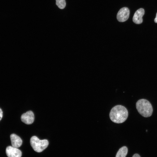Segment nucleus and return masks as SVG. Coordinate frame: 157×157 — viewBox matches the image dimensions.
<instances>
[{
  "instance_id": "obj_12",
  "label": "nucleus",
  "mask_w": 157,
  "mask_h": 157,
  "mask_svg": "<svg viewBox=\"0 0 157 157\" xmlns=\"http://www.w3.org/2000/svg\"><path fill=\"white\" fill-rule=\"evenodd\" d=\"M132 157H140V156L138 154H134L133 156Z\"/></svg>"
},
{
  "instance_id": "obj_1",
  "label": "nucleus",
  "mask_w": 157,
  "mask_h": 157,
  "mask_svg": "<svg viewBox=\"0 0 157 157\" xmlns=\"http://www.w3.org/2000/svg\"><path fill=\"white\" fill-rule=\"evenodd\" d=\"M128 112L127 109L121 105H117L111 110L109 116L111 120L116 123H121L127 119Z\"/></svg>"
},
{
  "instance_id": "obj_3",
  "label": "nucleus",
  "mask_w": 157,
  "mask_h": 157,
  "mask_svg": "<svg viewBox=\"0 0 157 157\" xmlns=\"http://www.w3.org/2000/svg\"><path fill=\"white\" fill-rule=\"evenodd\" d=\"M30 142L33 150L38 152H42L47 148L49 144V142L47 140H40L35 136L31 138Z\"/></svg>"
},
{
  "instance_id": "obj_9",
  "label": "nucleus",
  "mask_w": 157,
  "mask_h": 157,
  "mask_svg": "<svg viewBox=\"0 0 157 157\" xmlns=\"http://www.w3.org/2000/svg\"><path fill=\"white\" fill-rule=\"evenodd\" d=\"M128 152V149L126 146L121 148L117 153L116 157H125Z\"/></svg>"
},
{
  "instance_id": "obj_7",
  "label": "nucleus",
  "mask_w": 157,
  "mask_h": 157,
  "mask_svg": "<svg viewBox=\"0 0 157 157\" xmlns=\"http://www.w3.org/2000/svg\"><path fill=\"white\" fill-rule=\"evenodd\" d=\"M144 14V10L143 8H140L135 13L133 18V21L135 24H139L143 21L142 17Z\"/></svg>"
},
{
  "instance_id": "obj_2",
  "label": "nucleus",
  "mask_w": 157,
  "mask_h": 157,
  "mask_svg": "<svg viewBox=\"0 0 157 157\" xmlns=\"http://www.w3.org/2000/svg\"><path fill=\"white\" fill-rule=\"evenodd\" d=\"M136 106L138 113L144 117L150 116L153 112L152 106L150 102L144 99L138 100L136 103Z\"/></svg>"
},
{
  "instance_id": "obj_10",
  "label": "nucleus",
  "mask_w": 157,
  "mask_h": 157,
  "mask_svg": "<svg viewBox=\"0 0 157 157\" xmlns=\"http://www.w3.org/2000/svg\"><path fill=\"white\" fill-rule=\"evenodd\" d=\"M56 4L60 9H64L66 6L65 0H56Z\"/></svg>"
},
{
  "instance_id": "obj_11",
  "label": "nucleus",
  "mask_w": 157,
  "mask_h": 157,
  "mask_svg": "<svg viewBox=\"0 0 157 157\" xmlns=\"http://www.w3.org/2000/svg\"><path fill=\"white\" fill-rule=\"evenodd\" d=\"M3 117V112L1 109L0 108V121L1 120Z\"/></svg>"
},
{
  "instance_id": "obj_8",
  "label": "nucleus",
  "mask_w": 157,
  "mask_h": 157,
  "mask_svg": "<svg viewBox=\"0 0 157 157\" xmlns=\"http://www.w3.org/2000/svg\"><path fill=\"white\" fill-rule=\"evenodd\" d=\"M10 138L12 146L18 148L21 146L22 144V140L20 137L15 134H11Z\"/></svg>"
},
{
  "instance_id": "obj_13",
  "label": "nucleus",
  "mask_w": 157,
  "mask_h": 157,
  "mask_svg": "<svg viewBox=\"0 0 157 157\" xmlns=\"http://www.w3.org/2000/svg\"><path fill=\"white\" fill-rule=\"evenodd\" d=\"M154 21L155 23H157V13H156V17L154 19Z\"/></svg>"
},
{
  "instance_id": "obj_4",
  "label": "nucleus",
  "mask_w": 157,
  "mask_h": 157,
  "mask_svg": "<svg viewBox=\"0 0 157 157\" xmlns=\"http://www.w3.org/2000/svg\"><path fill=\"white\" fill-rule=\"evenodd\" d=\"M129 9L127 7H123L118 12L117 15V19L119 22H124L129 18Z\"/></svg>"
},
{
  "instance_id": "obj_6",
  "label": "nucleus",
  "mask_w": 157,
  "mask_h": 157,
  "mask_svg": "<svg viewBox=\"0 0 157 157\" xmlns=\"http://www.w3.org/2000/svg\"><path fill=\"white\" fill-rule=\"evenodd\" d=\"M22 121L27 124H32L34 121V115L31 111H29L23 114L21 116Z\"/></svg>"
},
{
  "instance_id": "obj_5",
  "label": "nucleus",
  "mask_w": 157,
  "mask_h": 157,
  "mask_svg": "<svg viewBox=\"0 0 157 157\" xmlns=\"http://www.w3.org/2000/svg\"><path fill=\"white\" fill-rule=\"evenodd\" d=\"M6 153L8 157H21L22 153L17 148L13 146L7 147L6 149Z\"/></svg>"
}]
</instances>
